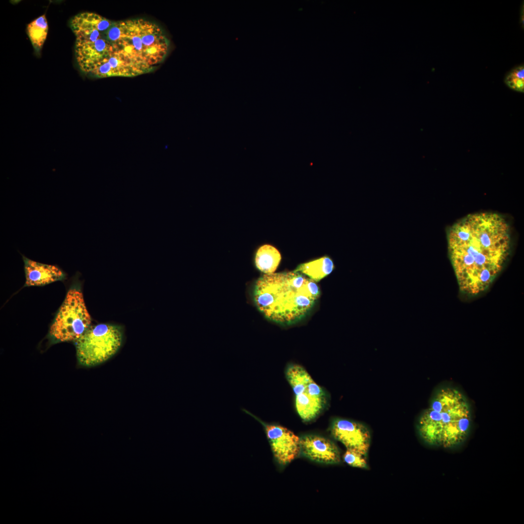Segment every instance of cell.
Masks as SVG:
<instances>
[{"label":"cell","mask_w":524,"mask_h":524,"mask_svg":"<svg viewBox=\"0 0 524 524\" xmlns=\"http://www.w3.org/2000/svg\"><path fill=\"white\" fill-rule=\"evenodd\" d=\"M300 454L312 461L330 464L341 461L337 446L323 436L311 434L304 435L300 438Z\"/></svg>","instance_id":"30bf717a"},{"label":"cell","mask_w":524,"mask_h":524,"mask_svg":"<svg viewBox=\"0 0 524 524\" xmlns=\"http://www.w3.org/2000/svg\"><path fill=\"white\" fill-rule=\"evenodd\" d=\"M332 437L343 444L346 449L367 455L371 442V434L363 424L344 419H334L330 426Z\"/></svg>","instance_id":"9c48e42d"},{"label":"cell","mask_w":524,"mask_h":524,"mask_svg":"<svg viewBox=\"0 0 524 524\" xmlns=\"http://www.w3.org/2000/svg\"><path fill=\"white\" fill-rule=\"evenodd\" d=\"M122 340V330L118 326L109 324L90 326L75 341L79 363L91 367L105 362L117 352Z\"/></svg>","instance_id":"5b68a950"},{"label":"cell","mask_w":524,"mask_h":524,"mask_svg":"<svg viewBox=\"0 0 524 524\" xmlns=\"http://www.w3.org/2000/svg\"><path fill=\"white\" fill-rule=\"evenodd\" d=\"M319 295L315 281L295 271L265 274L258 279L253 289L255 304L262 314L286 325L306 316Z\"/></svg>","instance_id":"7a4b0ae2"},{"label":"cell","mask_w":524,"mask_h":524,"mask_svg":"<svg viewBox=\"0 0 524 524\" xmlns=\"http://www.w3.org/2000/svg\"><path fill=\"white\" fill-rule=\"evenodd\" d=\"M334 268L335 265L332 260L328 256H324L318 259L301 264L294 271L303 274L314 281L318 282L329 275Z\"/></svg>","instance_id":"7c38bea8"},{"label":"cell","mask_w":524,"mask_h":524,"mask_svg":"<svg viewBox=\"0 0 524 524\" xmlns=\"http://www.w3.org/2000/svg\"><path fill=\"white\" fill-rule=\"evenodd\" d=\"M278 250L270 245H264L257 250L255 259L257 268L266 274L274 273L281 261Z\"/></svg>","instance_id":"4fadbf2b"},{"label":"cell","mask_w":524,"mask_h":524,"mask_svg":"<svg viewBox=\"0 0 524 524\" xmlns=\"http://www.w3.org/2000/svg\"><path fill=\"white\" fill-rule=\"evenodd\" d=\"M27 33L33 47L40 49L47 38L48 25L46 15L37 17L28 24Z\"/></svg>","instance_id":"5bb4252c"},{"label":"cell","mask_w":524,"mask_h":524,"mask_svg":"<svg viewBox=\"0 0 524 524\" xmlns=\"http://www.w3.org/2000/svg\"><path fill=\"white\" fill-rule=\"evenodd\" d=\"M91 319L82 292L71 288L50 326L49 334L56 342L76 341L91 326Z\"/></svg>","instance_id":"8992f818"},{"label":"cell","mask_w":524,"mask_h":524,"mask_svg":"<svg viewBox=\"0 0 524 524\" xmlns=\"http://www.w3.org/2000/svg\"><path fill=\"white\" fill-rule=\"evenodd\" d=\"M286 377L295 394L296 410L300 417L305 422L316 418L327 405L325 391L299 365L289 366Z\"/></svg>","instance_id":"52a82bcc"},{"label":"cell","mask_w":524,"mask_h":524,"mask_svg":"<svg viewBox=\"0 0 524 524\" xmlns=\"http://www.w3.org/2000/svg\"><path fill=\"white\" fill-rule=\"evenodd\" d=\"M522 7V8L521 9V22L522 25L524 26V5H523V7Z\"/></svg>","instance_id":"e0dca14e"},{"label":"cell","mask_w":524,"mask_h":524,"mask_svg":"<svg viewBox=\"0 0 524 524\" xmlns=\"http://www.w3.org/2000/svg\"><path fill=\"white\" fill-rule=\"evenodd\" d=\"M449 257L459 290L470 296L486 291L510 253V227L501 214L470 213L447 231Z\"/></svg>","instance_id":"6da1fadb"},{"label":"cell","mask_w":524,"mask_h":524,"mask_svg":"<svg viewBox=\"0 0 524 524\" xmlns=\"http://www.w3.org/2000/svg\"><path fill=\"white\" fill-rule=\"evenodd\" d=\"M22 257L26 286H43L61 280L65 277V273L56 265L38 262Z\"/></svg>","instance_id":"8fae6325"},{"label":"cell","mask_w":524,"mask_h":524,"mask_svg":"<svg viewBox=\"0 0 524 524\" xmlns=\"http://www.w3.org/2000/svg\"><path fill=\"white\" fill-rule=\"evenodd\" d=\"M111 21L92 12L79 14L71 21V29L76 36L77 62L86 74H89L98 62L113 55L111 44L105 35Z\"/></svg>","instance_id":"277c9868"},{"label":"cell","mask_w":524,"mask_h":524,"mask_svg":"<svg viewBox=\"0 0 524 524\" xmlns=\"http://www.w3.org/2000/svg\"><path fill=\"white\" fill-rule=\"evenodd\" d=\"M471 422L468 402L458 389L445 387L440 390L421 414L418 430L427 443L450 448L467 437Z\"/></svg>","instance_id":"3957f363"},{"label":"cell","mask_w":524,"mask_h":524,"mask_svg":"<svg viewBox=\"0 0 524 524\" xmlns=\"http://www.w3.org/2000/svg\"><path fill=\"white\" fill-rule=\"evenodd\" d=\"M246 413L254 417L263 427L276 461L284 466L290 463L300 454V438L287 428L274 423H267L243 409Z\"/></svg>","instance_id":"ba28073f"},{"label":"cell","mask_w":524,"mask_h":524,"mask_svg":"<svg viewBox=\"0 0 524 524\" xmlns=\"http://www.w3.org/2000/svg\"><path fill=\"white\" fill-rule=\"evenodd\" d=\"M366 455L357 451L346 449L343 455L344 461L349 465L360 468H368Z\"/></svg>","instance_id":"2e32d148"},{"label":"cell","mask_w":524,"mask_h":524,"mask_svg":"<svg viewBox=\"0 0 524 524\" xmlns=\"http://www.w3.org/2000/svg\"><path fill=\"white\" fill-rule=\"evenodd\" d=\"M505 84L517 92H524V65H521L511 70L504 79Z\"/></svg>","instance_id":"9a60e30c"}]
</instances>
